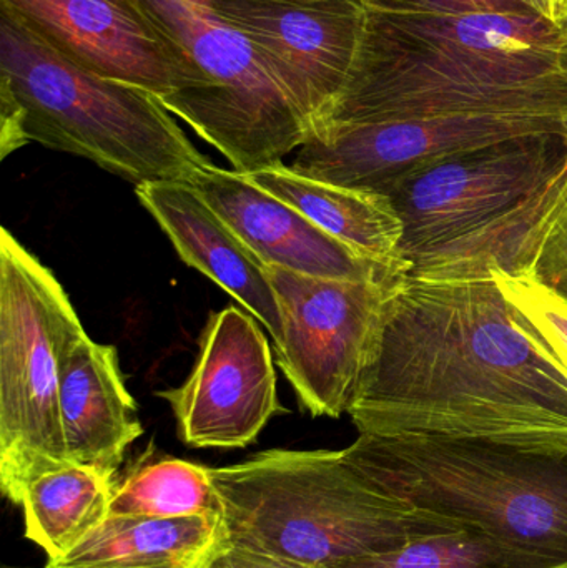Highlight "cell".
Returning <instances> with one entry per match:
<instances>
[{"mask_svg": "<svg viewBox=\"0 0 567 568\" xmlns=\"http://www.w3.org/2000/svg\"><path fill=\"white\" fill-rule=\"evenodd\" d=\"M360 434L567 453V369L495 280L406 276L348 409Z\"/></svg>", "mask_w": 567, "mask_h": 568, "instance_id": "cell-1", "label": "cell"}, {"mask_svg": "<svg viewBox=\"0 0 567 568\" xmlns=\"http://www.w3.org/2000/svg\"><path fill=\"white\" fill-rule=\"evenodd\" d=\"M459 115L567 116V32L538 16L366 9L348 85L315 136L333 126Z\"/></svg>", "mask_w": 567, "mask_h": 568, "instance_id": "cell-2", "label": "cell"}, {"mask_svg": "<svg viewBox=\"0 0 567 568\" xmlns=\"http://www.w3.org/2000/svg\"><path fill=\"white\" fill-rule=\"evenodd\" d=\"M30 142L135 185L212 165L159 97L75 65L0 6V159Z\"/></svg>", "mask_w": 567, "mask_h": 568, "instance_id": "cell-3", "label": "cell"}, {"mask_svg": "<svg viewBox=\"0 0 567 568\" xmlns=\"http://www.w3.org/2000/svg\"><path fill=\"white\" fill-rule=\"evenodd\" d=\"M210 474L223 546L306 568H332L466 527L373 486L343 450H266Z\"/></svg>", "mask_w": 567, "mask_h": 568, "instance_id": "cell-4", "label": "cell"}, {"mask_svg": "<svg viewBox=\"0 0 567 568\" xmlns=\"http://www.w3.org/2000/svg\"><path fill=\"white\" fill-rule=\"evenodd\" d=\"M567 175V136L506 140L449 156L386 190L408 278L479 282L513 256Z\"/></svg>", "mask_w": 567, "mask_h": 568, "instance_id": "cell-5", "label": "cell"}, {"mask_svg": "<svg viewBox=\"0 0 567 568\" xmlns=\"http://www.w3.org/2000/svg\"><path fill=\"white\" fill-rule=\"evenodd\" d=\"M343 456L418 509L567 562V453L360 434Z\"/></svg>", "mask_w": 567, "mask_h": 568, "instance_id": "cell-6", "label": "cell"}, {"mask_svg": "<svg viewBox=\"0 0 567 568\" xmlns=\"http://www.w3.org/2000/svg\"><path fill=\"white\" fill-rule=\"evenodd\" d=\"M179 57L185 89L163 106L215 146L235 172L280 165L308 129L249 37L215 0H139Z\"/></svg>", "mask_w": 567, "mask_h": 568, "instance_id": "cell-7", "label": "cell"}, {"mask_svg": "<svg viewBox=\"0 0 567 568\" xmlns=\"http://www.w3.org/2000/svg\"><path fill=\"white\" fill-rule=\"evenodd\" d=\"M69 294L9 230H0V487L20 506L37 477L67 466L59 387L63 357L85 336Z\"/></svg>", "mask_w": 567, "mask_h": 568, "instance_id": "cell-8", "label": "cell"}, {"mask_svg": "<svg viewBox=\"0 0 567 568\" xmlns=\"http://www.w3.org/2000/svg\"><path fill=\"white\" fill-rule=\"evenodd\" d=\"M282 317L279 364L313 417L348 414L360 377L399 283L318 278L265 266Z\"/></svg>", "mask_w": 567, "mask_h": 568, "instance_id": "cell-9", "label": "cell"}, {"mask_svg": "<svg viewBox=\"0 0 567 568\" xmlns=\"http://www.w3.org/2000/svg\"><path fill=\"white\" fill-rule=\"evenodd\" d=\"M536 135L567 136V116H432L333 126L306 140L290 166L312 179L385 193L449 156Z\"/></svg>", "mask_w": 567, "mask_h": 568, "instance_id": "cell-10", "label": "cell"}, {"mask_svg": "<svg viewBox=\"0 0 567 568\" xmlns=\"http://www.w3.org/2000/svg\"><path fill=\"white\" fill-rule=\"evenodd\" d=\"M260 321L236 306L210 316L195 366L182 386L160 390L180 439L195 449H240L288 410L276 389L275 363Z\"/></svg>", "mask_w": 567, "mask_h": 568, "instance_id": "cell-11", "label": "cell"}, {"mask_svg": "<svg viewBox=\"0 0 567 568\" xmlns=\"http://www.w3.org/2000/svg\"><path fill=\"white\" fill-rule=\"evenodd\" d=\"M259 50L308 129H325L365 32L362 0H215Z\"/></svg>", "mask_w": 567, "mask_h": 568, "instance_id": "cell-12", "label": "cell"}, {"mask_svg": "<svg viewBox=\"0 0 567 568\" xmlns=\"http://www.w3.org/2000/svg\"><path fill=\"white\" fill-rule=\"evenodd\" d=\"M70 62L130 83L160 102L185 89V72L139 0H0Z\"/></svg>", "mask_w": 567, "mask_h": 568, "instance_id": "cell-13", "label": "cell"}, {"mask_svg": "<svg viewBox=\"0 0 567 568\" xmlns=\"http://www.w3.org/2000/svg\"><path fill=\"white\" fill-rule=\"evenodd\" d=\"M190 183L263 266L353 282L396 283L408 276L360 255L235 170L209 165Z\"/></svg>", "mask_w": 567, "mask_h": 568, "instance_id": "cell-14", "label": "cell"}, {"mask_svg": "<svg viewBox=\"0 0 567 568\" xmlns=\"http://www.w3.org/2000/svg\"><path fill=\"white\" fill-rule=\"evenodd\" d=\"M136 199L163 230L183 263L219 284L282 341V317L265 266L243 245L190 182L166 180L135 186Z\"/></svg>", "mask_w": 567, "mask_h": 568, "instance_id": "cell-15", "label": "cell"}, {"mask_svg": "<svg viewBox=\"0 0 567 568\" xmlns=\"http://www.w3.org/2000/svg\"><path fill=\"white\" fill-rule=\"evenodd\" d=\"M59 403L69 463L115 477L143 434L115 347L80 337L63 357Z\"/></svg>", "mask_w": 567, "mask_h": 568, "instance_id": "cell-16", "label": "cell"}, {"mask_svg": "<svg viewBox=\"0 0 567 568\" xmlns=\"http://www.w3.org/2000/svg\"><path fill=\"white\" fill-rule=\"evenodd\" d=\"M246 176L360 255L408 273L399 258L402 220L389 196L312 179L285 163Z\"/></svg>", "mask_w": 567, "mask_h": 568, "instance_id": "cell-17", "label": "cell"}, {"mask_svg": "<svg viewBox=\"0 0 567 568\" xmlns=\"http://www.w3.org/2000/svg\"><path fill=\"white\" fill-rule=\"evenodd\" d=\"M223 546L222 516L107 517L45 568H205Z\"/></svg>", "mask_w": 567, "mask_h": 568, "instance_id": "cell-18", "label": "cell"}, {"mask_svg": "<svg viewBox=\"0 0 567 568\" xmlns=\"http://www.w3.org/2000/svg\"><path fill=\"white\" fill-rule=\"evenodd\" d=\"M113 493V477L77 464L37 477L20 504L27 539L49 562L62 559L109 517Z\"/></svg>", "mask_w": 567, "mask_h": 568, "instance_id": "cell-19", "label": "cell"}, {"mask_svg": "<svg viewBox=\"0 0 567 568\" xmlns=\"http://www.w3.org/2000/svg\"><path fill=\"white\" fill-rule=\"evenodd\" d=\"M222 516L209 467L182 459H160L136 467L110 500L109 516L175 517Z\"/></svg>", "mask_w": 567, "mask_h": 568, "instance_id": "cell-20", "label": "cell"}, {"mask_svg": "<svg viewBox=\"0 0 567 568\" xmlns=\"http://www.w3.org/2000/svg\"><path fill=\"white\" fill-rule=\"evenodd\" d=\"M332 568H567V562L463 527Z\"/></svg>", "mask_w": 567, "mask_h": 568, "instance_id": "cell-21", "label": "cell"}, {"mask_svg": "<svg viewBox=\"0 0 567 568\" xmlns=\"http://www.w3.org/2000/svg\"><path fill=\"white\" fill-rule=\"evenodd\" d=\"M506 275L528 276L567 300V176L519 243Z\"/></svg>", "mask_w": 567, "mask_h": 568, "instance_id": "cell-22", "label": "cell"}, {"mask_svg": "<svg viewBox=\"0 0 567 568\" xmlns=\"http://www.w3.org/2000/svg\"><path fill=\"white\" fill-rule=\"evenodd\" d=\"M516 323L541 341L567 369V300L528 276L493 272Z\"/></svg>", "mask_w": 567, "mask_h": 568, "instance_id": "cell-23", "label": "cell"}, {"mask_svg": "<svg viewBox=\"0 0 567 568\" xmlns=\"http://www.w3.org/2000/svg\"><path fill=\"white\" fill-rule=\"evenodd\" d=\"M366 9L426 16H472V13H518L535 16L523 0H362Z\"/></svg>", "mask_w": 567, "mask_h": 568, "instance_id": "cell-24", "label": "cell"}, {"mask_svg": "<svg viewBox=\"0 0 567 568\" xmlns=\"http://www.w3.org/2000/svg\"><path fill=\"white\" fill-rule=\"evenodd\" d=\"M205 568H306L265 554L239 549V547L222 546Z\"/></svg>", "mask_w": 567, "mask_h": 568, "instance_id": "cell-25", "label": "cell"}, {"mask_svg": "<svg viewBox=\"0 0 567 568\" xmlns=\"http://www.w3.org/2000/svg\"><path fill=\"white\" fill-rule=\"evenodd\" d=\"M535 16L567 32V0H523Z\"/></svg>", "mask_w": 567, "mask_h": 568, "instance_id": "cell-26", "label": "cell"}, {"mask_svg": "<svg viewBox=\"0 0 567 568\" xmlns=\"http://www.w3.org/2000/svg\"><path fill=\"white\" fill-rule=\"evenodd\" d=\"M3 568H9V567H3Z\"/></svg>", "mask_w": 567, "mask_h": 568, "instance_id": "cell-27", "label": "cell"}]
</instances>
